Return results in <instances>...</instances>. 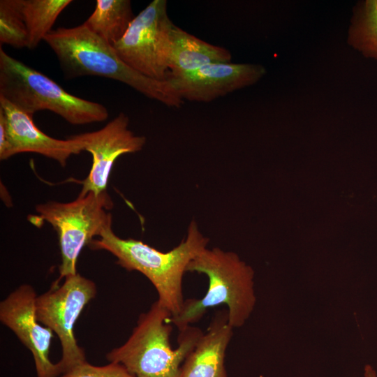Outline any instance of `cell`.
<instances>
[{"label":"cell","instance_id":"e0dca14e","mask_svg":"<svg viewBox=\"0 0 377 377\" xmlns=\"http://www.w3.org/2000/svg\"><path fill=\"white\" fill-rule=\"evenodd\" d=\"M348 41L364 56L377 59V0H366L357 4Z\"/></svg>","mask_w":377,"mask_h":377},{"label":"cell","instance_id":"7a4b0ae2","mask_svg":"<svg viewBox=\"0 0 377 377\" xmlns=\"http://www.w3.org/2000/svg\"><path fill=\"white\" fill-rule=\"evenodd\" d=\"M209 239L200 232L193 220L187 235L180 244L168 252L135 239H122L107 227L99 239H92L89 246L94 250H104L117 258V263L128 271H138L152 283L158 293V302L172 314L182 310V281L189 263L204 249Z\"/></svg>","mask_w":377,"mask_h":377},{"label":"cell","instance_id":"7c38bea8","mask_svg":"<svg viewBox=\"0 0 377 377\" xmlns=\"http://www.w3.org/2000/svg\"><path fill=\"white\" fill-rule=\"evenodd\" d=\"M0 110L6 119L11 156L23 152L36 153L55 160L64 167L71 156L82 151L75 135L59 140L46 135L35 125L32 116L1 96Z\"/></svg>","mask_w":377,"mask_h":377},{"label":"cell","instance_id":"2e32d148","mask_svg":"<svg viewBox=\"0 0 377 377\" xmlns=\"http://www.w3.org/2000/svg\"><path fill=\"white\" fill-rule=\"evenodd\" d=\"M73 1L22 0V10L27 26L28 49L38 47L52 30L57 18Z\"/></svg>","mask_w":377,"mask_h":377},{"label":"cell","instance_id":"ac0fdd59","mask_svg":"<svg viewBox=\"0 0 377 377\" xmlns=\"http://www.w3.org/2000/svg\"><path fill=\"white\" fill-rule=\"evenodd\" d=\"M29 36L22 10V0L0 1V44L28 47Z\"/></svg>","mask_w":377,"mask_h":377},{"label":"cell","instance_id":"44dd1931","mask_svg":"<svg viewBox=\"0 0 377 377\" xmlns=\"http://www.w3.org/2000/svg\"><path fill=\"white\" fill-rule=\"evenodd\" d=\"M364 377H377L375 369L369 364H367L364 369Z\"/></svg>","mask_w":377,"mask_h":377},{"label":"cell","instance_id":"9a60e30c","mask_svg":"<svg viewBox=\"0 0 377 377\" xmlns=\"http://www.w3.org/2000/svg\"><path fill=\"white\" fill-rule=\"evenodd\" d=\"M135 17L130 0H97L94 12L84 23L113 46L124 36Z\"/></svg>","mask_w":377,"mask_h":377},{"label":"cell","instance_id":"d6986e66","mask_svg":"<svg viewBox=\"0 0 377 377\" xmlns=\"http://www.w3.org/2000/svg\"><path fill=\"white\" fill-rule=\"evenodd\" d=\"M61 377H135L122 364L110 362L104 366H94L87 361L82 362L65 374Z\"/></svg>","mask_w":377,"mask_h":377},{"label":"cell","instance_id":"5b68a950","mask_svg":"<svg viewBox=\"0 0 377 377\" xmlns=\"http://www.w3.org/2000/svg\"><path fill=\"white\" fill-rule=\"evenodd\" d=\"M0 96L30 116L50 110L73 125L101 122L109 115L103 105L71 94L47 75L10 56L1 47Z\"/></svg>","mask_w":377,"mask_h":377},{"label":"cell","instance_id":"3957f363","mask_svg":"<svg viewBox=\"0 0 377 377\" xmlns=\"http://www.w3.org/2000/svg\"><path fill=\"white\" fill-rule=\"evenodd\" d=\"M186 271L207 275L208 289L202 298L184 300L181 311L170 318L171 324L181 331L200 320L209 308L225 304L230 325L233 328L244 325L256 303L254 272L237 254L206 247L189 263Z\"/></svg>","mask_w":377,"mask_h":377},{"label":"cell","instance_id":"4fadbf2b","mask_svg":"<svg viewBox=\"0 0 377 377\" xmlns=\"http://www.w3.org/2000/svg\"><path fill=\"white\" fill-rule=\"evenodd\" d=\"M233 329L228 311L216 312L183 362L180 377H228L224 361Z\"/></svg>","mask_w":377,"mask_h":377},{"label":"cell","instance_id":"6da1fadb","mask_svg":"<svg viewBox=\"0 0 377 377\" xmlns=\"http://www.w3.org/2000/svg\"><path fill=\"white\" fill-rule=\"evenodd\" d=\"M44 41L54 52L66 78H110L168 107L178 108L184 103L168 80L146 77L129 66L112 45L91 31L84 23L72 28L52 30Z\"/></svg>","mask_w":377,"mask_h":377},{"label":"cell","instance_id":"ffe728a7","mask_svg":"<svg viewBox=\"0 0 377 377\" xmlns=\"http://www.w3.org/2000/svg\"><path fill=\"white\" fill-rule=\"evenodd\" d=\"M11 157L10 145L8 140L4 114L0 110V159L4 161Z\"/></svg>","mask_w":377,"mask_h":377},{"label":"cell","instance_id":"30bf717a","mask_svg":"<svg viewBox=\"0 0 377 377\" xmlns=\"http://www.w3.org/2000/svg\"><path fill=\"white\" fill-rule=\"evenodd\" d=\"M37 296L31 286L21 285L1 302L0 320L32 353L37 377H57V364L49 357L54 332L37 319Z\"/></svg>","mask_w":377,"mask_h":377},{"label":"cell","instance_id":"ba28073f","mask_svg":"<svg viewBox=\"0 0 377 377\" xmlns=\"http://www.w3.org/2000/svg\"><path fill=\"white\" fill-rule=\"evenodd\" d=\"M174 23L168 15L166 0H154L131 23L113 47L129 66L145 75L168 80L170 31Z\"/></svg>","mask_w":377,"mask_h":377},{"label":"cell","instance_id":"277c9868","mask_svg":"<svg viewBox=\"0 0 377 377\" xmlns=\"http://www.w3.org/2000/svg\"><path fill=\"white\" fill-rule=\"evenodd\" d=\"M171 313L158 301L139 316L126 341L106 355L110 362L122 364L135 377H180L182 363L203 333L189 325L179 331L178 348L172 349Z\"/></svg>","mask_w":377,"mask_h":377},{"label":"cell","instance_id":"5bb4252c","mask_svg":"<svg viewBox=\"0 0 377 377\" xmlns=\"http://www.w3.org/2000/svg\"><path fill=\"white\" fill-rule=\"evenodd\" d=\"M230 52L202 40L173 24L170 31L169 77L183 75L214 63H230Z\"/></svg>","mask_w":377,"mask_h":377},{"label":"cell","instance_id":"52a82bcc","mask_svg":"<svg viewBox=\"0 0 377 377\" xmlns=\"http://www.w3.org/2000/svg\"><path fill=\"white\" fill-rule=\"evenodd\" d=\"M96 292L94 281L76 273L66 276L61 286L53 284L50 290L36 297L38 320L57 334L61 343L62 355L56 363L59 374L87 361L73 329L83 309Z\"/></svg>","mask_w":377,"mask_h":377},{"label":"cell","instance_id":"9c48e42d","mask_svg":"<svg viewBox=\"0 0 377 377\" xmlns=\"http://www.w3.org/2000/svg\"><path fill=\"white\" fill-rule=\"evenodd\" d=\"M128 125V117L120 112L98 131L75 135L82 151H88L92 156V165L87 177L82 181L80 195L90 192L98 195L106 191L116 160L121 155L142 149L146 143L145 137L135 135Z\"/></svg>","mask_w":377,"mask_h":377},{"label":"cell","instance_id":"8992f818","mask_svg":"<svg viewBox=\"0 0 377 377\" xmlns=\"http://www.w3.org/2000/svg\"><path fill=\"white\" fill-rule=\"evenodd\" d=\"M112 200L107 191L98 195H78L73 201H49L36 207L38 221L48 222L56 230L61 250V263L57 281L77 272V258L85 245L99 237L112 226Z\"/></svg>","mask_w":377,"mask_h":377},{"label":"cell","instance_id":"8fae6325","mask_svg":"<svg viewBox=\"0 0 377 377\" xmlns=\"http://www.w3.org/2000/svg\"><path fill=\"white\" fill-rule=\"evenodd\" d=\"M265 73L260 64L214 63L168 80L184 101L209 102L255 84Z\"/></svg>","mask_w":377,"mask_h":377}]
</instances>
